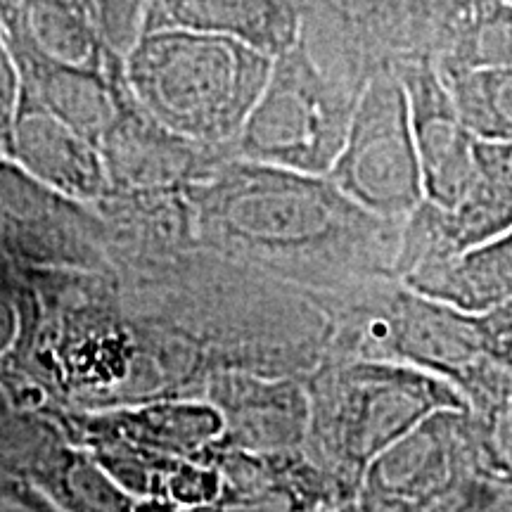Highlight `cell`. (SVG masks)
Instances as JSON below:
<instances>
[{"label": "cell", "mask_w": 512, "mask_h": 512, "mask_svg": "<svg viewBox=\"0 0 512 512\" xmlns=\"http://www.w3.org/2000/svg\"><path fill=\"white\" fill-rule=\"evenodd\" d=\"M273 57L228 36L140 31L124 53L128 93L147 117L190 143H226L264 91Z\"/></svg>", "instance_id": "1"}, {"label": "cell", "mask_w": 512, "mask_h": 512, "mask_svg": "<svg viewBox=\"0 0 512 512\" xmlns=\"http://www.w3.org/2000/svg\"><path fill=\"white\" fill-rule=\"evenodd\" d=\"M448 408L470 406L444 377L411 363L368 358L339 366L316 384L311 432L332 475L358 494L363 472L382 451Z\"/></svg>", "instance_id": "2"}, {"label": "cell", "mask_w": 512, "mask_h": 512, "mask_svg": "<svg viewBox=\"0 0 512 512\" xmlns=\"http://www.w3.org/2000/svg\"><path fill=\"white\" fill-rule=\"evenodd\" d=\"M361 91L325 72L302 41L273 60L264 91L235 136L245 162L328 176Z\"/></svg>", "instance_id": "3"}, {"label": "cell", "mask_w": 512, "mask_h": 512, "mask_svg": "<svg viewBox=\"0 0 512 512\" xmlns=\"http://www.w3.org/2000/svg\"><path fill=\"white\" fill-rule=\"evenodd\" d=\"M328 178L351 202L403 223L425 202L406 86L394 67L370 76Z\"/></svg>", "instance_id": "4"}, {"label": "cell", "mask_w": 512, "mask_h": 512, "mask_svg": "<svg viewBox=\"0 0 512 512\" xmlns=\"http://www.w3.org/2000/svg\"><path fill=\"white\" fill-rule=\"evenodd\" d=\"M441 0H299L306 50L325 72L363 91L370 76L432 60Z\"/></svg>", "instance_id": "5"}, {"label": "cell", "mask_w": 512, "mask_h": 512, "mask_svg": "<svg viewBox=\"0 0 512 512\" xmlns=\"http://www.w3.org/2000/svg\"><path fill=\"white\" fill-rule=\"evenodd\" d=\"M472 479L470 408H448L382 451L363 472L358 498L375 512H446Z\"/></svg>", "instance_id": "6"}, {"label": "cell", "mask_w": 512, "mask_h": 512, "mask_svg": "<svg viewBox=\"0 0 512 512\" xmlns=\"http://www.w3.org/2000/svg\"><path fill=\"white\" fill-rule=\"evenodd\" d=\"M512 228V140H477L475 178L456 209L422 202L403 221L394 273L441 259Z\"/></svg>", "instance_id": "7"}, {"label": "cell", "mask_w": 512, "mask_h": 512, "mask_svg": "<svg viewBox=\"0 0 512 512\" xmlns=\"http://www.w3.org/2000/svg\"><path fill=\"white\" fill-rule=\"evenodd\" d=\"M406 86L425 200L456 209L475 178L477 136L465 124L437 64L427 57L396 67Z\"/></svg>", "instance_id": "8"}, {"label": "cell", "mask_w": 512, "mask_h": 512, "mask_svg": "<svg viewBox=\"0 0 512 512\" xmlns=\"http://www.w3.org/2000/svg\"><path fill=\"white\" fill-rule=\"evenodd\" d=\"M5 155L34 181L69 197H98L110 183L100 147L24 88Z\"/></svg>", "instance_id": "9"}, {"label": "cell", "mask_w": 512, "mask_h": 512, "mask_svg": "<svg viewBox=\"0 0 512 512\" xmlns=\"http://www.w3.org/2000/svg\"><path fill=\"white\" fill-rule=\"evenodd\" d=\"M152 29L228 36L275 60L302 38V10L297 0H150L140 31Z\"/></svg>", "instance_id": "10"}, {"label": "cell", "mask_w": 512, "mask_h": 512, "mask_svg": "<svg viewBox=\"0 0 512 512\" xmlns=\"http://www.w3.org/2000/svg\"><path fill=\"white\" fill-rule=\"evenodd\" d=\"M399 283L467 313H486L510 304L512 228L458 254L420 261L399 275Z\"/></svg>", "instance_id": "11"}, {"label": "cell", "mask_w": 512, "mask_h": 512, "mask_svg": "<svg viewBox=\"0 0 512 512\" xmlns=\"http://www.w3.org/2000/svg\"><path fill=\"white\" fill-rule=\"evenodd\" d=\"M432 62L441 74L512 67V0H441Z\"/></svg>", "instance_id": "12"}, {"label": "cell", "mask_w": 512, "mask_h": 512, "mask_svg": "<svg viewBox=\"0 0 512 512\" xmlns=\"http://www.w3.org/2000/svg\"><path fill=\"white\" fill-rule=\"evenodd\" d=\"M105 430L112 432V439H126V444L185 456L219 434L221 415L214 408L195 406V403L185 406L169 403V406L121 413L105 422Z\"/></svg>", "instance_id": "13"}, {"label": "cell", "mask_w": 512, "mask_h": 512, "mask_svg": "<svg viewBox=\"0 0 512 512\" xmlns=\"http://www.w3.org/2000/svg\"><path fill=\"white\" fill-rule=\"evenodd\" d=\"M441 76L479 140H512V67Z\"/></svg>", "instance_id": "14"}, {"label": "cell", "mask_w": 512, "mask_h": 512, "mask_svg": "<svg viewBox=\"0 0 512 512\" xmlns=\"http://www.w3.org/2000/svg\"><path fill=\"white\" fill-rule=\"evenodd\" d=\"M50 503L60 512H133L136 505L105 467L81 456H69L50 477Z\"/></svg>", "instance_id": "15"}, {"label": "cell", "mask_w": 512, "mask_h": 512, "mask_svg": "<svg viewBox=\"0 0 512 512\" xmlns=\"http://www.w3.org/2000/svg\"><path fill=\"white\" fill-rule=\"evenodd\" d=\"M470 439L475 477L512 489V392L470 408Z\"/></svg>", "instance_id": "16"}, {"label": "cell", "mask_w": 512, "mask_h": 512, "mask_svg": "<svg viewBox=\"0 0 512 512\" xmlns=\"http://www.w3.org/2000/svg\"><path fill=\"white\" fill-rule=\"evenodd\" d=\"M19 88H22V81H19L17 62L12 57L3 27H0V150L3 152H8L12 121H15L17 114Z\"/></svg>", "instance_id": "17"}, {"label": "cell", "mask_w": 512, "mask_h": 512, "mask_svg": "<svg viewBox=\"0 0 512 512\" xmlns=\"http://www.w3.org/2000/svg\"><path fill=\"white\" fill-rule=\"evenodd\" d=\"M446 512H512V489L472 479Z\"/></svg>", "instance_id": "18"}, {"label": "cell", "mask_w": 512, "mask_h": 512, "mask_svg": "<svg viewBox=\"0 0 512 512\" xmlns=\"http://www.w3.org/2000/svg\"><path fill=\"white\" fill-rule=\"evenodd\" d=\"M484 320L486 328H489L494 361L512 373V302L486 311Z\"/></svg>", "instance_id": "19"}, {"label": "cell", "mask_w": 512, "mask_h": 512, "mask_svg": "<svg viewBox=\"0 0 512 512\" xmlns=\"http://www.w3.org/2000/svg\"><path fill=\"white\" fill-rule=\"evenodd\" d=\"M8 496L19 505V508L29 512H60L53 503H50V498L46 494H41L36 486L12 484L8 489Z\"/></svg>", "instance_id": "20"}, {"label": "cell", "mask_w": 512, "mask_h": 512, "mask_svg": "<svg viewBox=\"0 0 512 512\" xmlns=\"http://www.w3.org/2000/svg\"><path fill=\"white\" fill-rule=\"evenodd\" d=\"M133 512H197L192 508H185L181 503L169 501V498H157V496H145L133 505Z\"/></svg>", "instance_id": "21"}, {"label": "cell", "mask_w": 512, "mask_h": 512, "mask_svg": "<svg viewBox=\"0 0 512 512\" xmlns=\"http://www.w3.org/2000/svg\"><path fill=\"white\" fill-rule=\"evenodd\" d=\"M323 512H375V510L356 496V498H351V501H347V503H339V505H335V508H328V510H323Z\"/></svg>", "instance_id": "22"}, {"label": "cell", "mask_w": 512, "mask_h": 512, "mask_svg": "<svg viewBox=\"0 0 512 512\" xmlns=\"http://www.w3.org/2000/svg\"><path fill=\"white\" fill-rule=\"evenodd\" d=\"M22 510H24V508H22ZM24 512H29V510H24Z\"/></svg>", "instance_id": "23"}, {"label": "cell", "mask_w": 512, "mask_h": 512, "mask_svg": "<svg viewBox=\"0 0 512 512\" xmlns=\"http://www.w3.org/2000/svg\"><path fill=\"white\" fill-rule=\"evenodd\" d=\"M297 3H299V0H297Z\"/></svg>", "instance_id": "24"}]
</instances>
